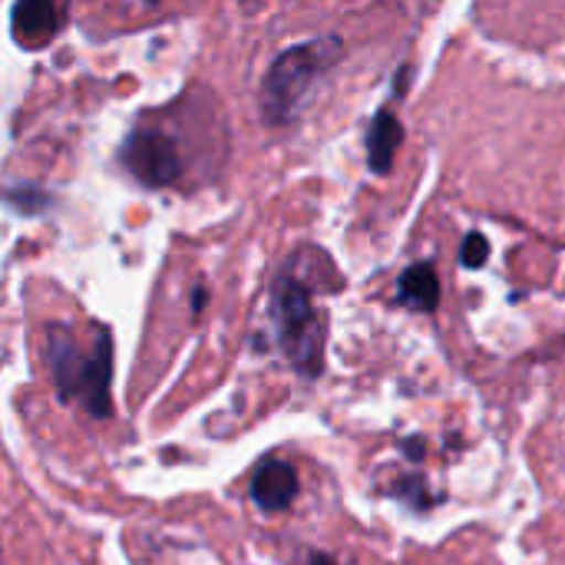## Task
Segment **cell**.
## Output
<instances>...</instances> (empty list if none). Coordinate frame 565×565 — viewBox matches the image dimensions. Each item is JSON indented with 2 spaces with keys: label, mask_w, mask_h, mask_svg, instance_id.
Returning a JSON list of instances; mask_svg holds the SVG:
<instances>
[{
  "label": "cell",
  "mask_w": 565,
  "mask_h": 565,
  "mask_svg": "<svg viewBox=\"0 0 565 565\" xmlns=\"http://www.w3.org/2000/svg\"><path fill=\"white\" fill-rule=\"evenodd\" d=\"M404 142V126L401 119L391 113V109H381L371 122V132H367V162L377 175L391 172L394 166V156Z\"/></svg>",
  "instance_id": "obj_7"
},
{
  "label": "cell",
  "mask_w": 565,
  "mask_h": 565,
  "mask_svg": "<svg viewBox=\"0 0 565 565\" xmlns=\"http://www.w3.org/2000/svg\"><path fill=\"white\" fill-rule=\"evenodd\" d=\"M490 258V242L480 235V232H470L467 238H463V248H460V265L463 268H483V262Z\"/></svg>",
  "instance_id": "obj_9"
},
{
  "label": "cell",
  "mask_w": 565,
  "mask_h": 565,
  "mask_svg": "<svg viewBox=\"0 0 565 565\" xmlns=\"http://www.w3.org/2000/svg\"><path fill=\"white\" fill-rule=\"evenodd\" d=\"M308 565H334V563H331L328 556H315V559H311V563H308Z\"/></svg>",
  "instance_id": "obj_11"
},
{
  "label": "cell",
  "mask_w": 565,
  "mask_h": 565,
  "mask_svg": "<svg viewBox=\"0 0 565 565\" xmlns=\"http://www.w3.org/2000/svg\"><path fill=\"white\" fill-rule=\"evenodd\" d=\"M126 166L149 185H169L179 179L182 162L175 142L159 129H139L126 142Z\"/></svg>",
  "instance_id": "obj_4"
},
{
  "label": "cell",
  "mask_w": 565,
  "mask_h": 565,
  "mask_svg": "<svg viewBox=\"0 0 565 565\" xmlns=\"http://www.w3.org/2000/svg\"><path fill=\"white\" fill-rule=\"evenodd\" d=\"M338 60H341V40L338 36H321V40H308V43L285 50L271 63L265 86H262L265 116L271 122L295 119L301 103L315 89L318 76H324V70H331V63H338Z\"/></svg>",
  "instance_id": "obj_2"
},
{
  "label": "cell",
  "mask_w": 565,
  "mask_h": 565,
  "mask_svg": "<svg viewBox=\"0 0 565 565\" xmlns=\"http://www.w3.org/2000/svg\"><path fill=\"white\" fill-rule=\"evenodd\" d=\"M53 377L66 401H79L93 417L109 414V334H96L93 344H83L76 331L53 328Z\"/></svg>",
  "instance_id": "obj_1"
},
{
  "label": "cell",
  "mask_w": 565,
  "mask_h": 565,
  "mask_svg": "<svg viewBox=\"0 0 565 565\" xmlns=\"http://www.w3.org/2000/svg\"><path fill=\"white\" fill-rule=\"evenodd\" d=\"M397 298H401V305H407L414 311H424V315L437 311V305H440V278H437L434 262H417V265L404 268L401 278H397Z\"/></svg>",
  "instance_id": "obj_6"
},
{
  "label": "cell",
  "mask_w": 565,
  "mask_h": 565,
  "mask_svg": "<svg viewBox=\"0 0 565 565\" xmlns=\"http://www.w3.org/2000/svg\"><path fill=\"white\" fill-rule=\"evenodd\" d=\"M404 454H407V457H414V460H424V437L404 440Z\"/></svg>",
  "instance_id": "obj_10"
},
{
  "label": "cell",
  "mask_w": 565,
  "mask_h": 565,
  "mask_svg": "<svg viewBox=\"0 0 565 565\" xmlns=\"http://www.w3.org/2000/svg\"><path fill=\"white\" fill-rule=\"evenodd\" d=\"M252 497L268 513L288 510L298 497V473L285 460H265L252 477Z\"/></svg>",
  "instance_id": "obj_5"
},
{
  "label": "cell",
  "mask_w": 565,
  "mask_h": 565,
  "mask_svg": "<svg viewBox=\"0 0 565 565\" xmlns=\"http://www.w3.org/2000/svg\"><path fill=\"white\" fill-rule=\"evenodd\" d=\"M56 17L60 10H53L50 3H20L13 10V23H17V33L26 36V40H43L56 30Z\"/></svg>",
  "instance_id": "obj_8"
},
{
  "label": "cell",
  "mask_w": 565,
  "mask_h": 565,
  "mask_svg": "<svg viewBox=\"0 0 565 565\" xmlns=\"http://www.w3.org/2000/svg\"><path fill=\"white\" fill-rule=\"evenodd\" d=\"M275 321H278V334L281 344L288 351V358L295 361V367L308 377L321 374V351H324V321L308 295V288L301 281H295L291 275H285L275 285Z\"/></svg>",
  "instance_id": "obj_3"
}]
</instances>
